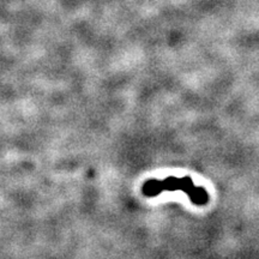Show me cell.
<instances>
[{
	"label": "cell",
	"instance_id": "cell-1",
	"mask_svg": "<svg viewBox=\"0 0 259 259\" xmlns=\"http://www.w3.org/2000/svg\"><path fill=\"white\" fill-rule=\"evenodd\" d=\"M182 191L188 196L189 201L196 205H205L209 202V195L204 187L196 186L193 180L189 176L175 178L168 176L165 180L150 179L142 186V193L145 197H157L163 191Z\"/></svg>",
	"mask_w": 259,
	"mask_h": 259
}]
</instances>
